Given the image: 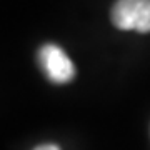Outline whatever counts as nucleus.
<instances>
[{
    "instance_id": "f03ea898",
    "label": "nucleus",
    "mask_w": 150,
    "mask_h": 150,
    "mask_svg": "<svg viewBox=\"0 0 150 150\" xmlns=\"http://www.w3.org/2000/svg\"><path fill=\"white\" fill-rule=\"evenodd\" d=\"M37 60L45 77L54 83H67L75 77V67L70 57L55 43H45L38 48Z\"/></svg>"
},
{
    "instance_id": "f257e3e1",
    "label": "nucleus",
    "mask_w": 150,
    "mask_h": 150,
    "mask_svg": "<svg viewBox=\"0 0 150 150\" xmlns=\"http://www.w3.org/2000/svg\"><path fill=\"white\" fill-rule=\"evenodd\" d=\"M112 23L120 30L150 32V0H117L112 7Z\"/></svg>"
},
{
    "instance_id": "7ed1b4c3",
    "label": "nucleus",
    "mask_w": 150,
    "mask_h": 150,
    "mask_svg": "<svg viewBox=\"0 0 150 150\" xmlns=\"http://www.w3.org/2000/svg\"><path fill=\"white\" fill-rule=\"evenodd\" d=\"M33 150H60V147H57V145H54V144H43V145L35 147Z\"/></svg>"
}]
</instances>
